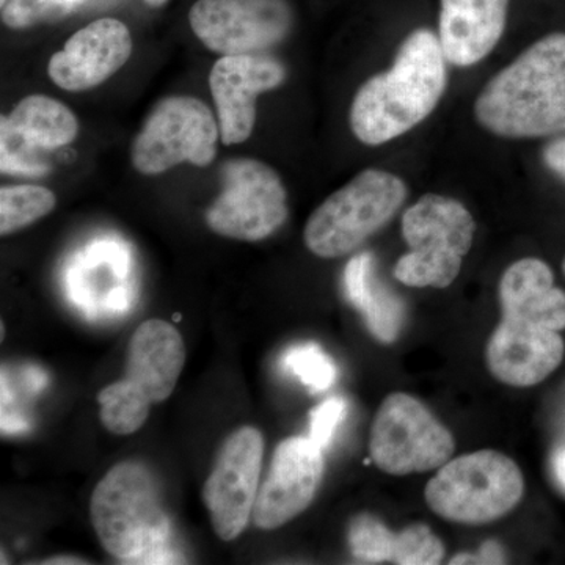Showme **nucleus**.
<instances>
[{
    "instance_id": "nucleus-1",
    "label": "nucleus",
    "mask_w": 565,
    "mask_h": 565,
    "mask_svg": "<svg viewBox=\"0 0 565 565\" xmlns=\"http://www.w3.org/2000/svg\"><path fill=\"white\" fill-rule=\"evenodd\" d=\"M440 39L429 29L412 32L392 68L364 82L351 107V128L370 147L388 143L426 120L448 85Z\"/></svg>"
},
{
    "instance_id": "nucleus-2",
    "label": "nucleus",
    "mask_w": 565,
    "mask_h": 565,
    "mask_svg": "<svg viewBox=\"0 0 565 565\" xmlns=\"http://www.w3.org/2000/svg\"><path fill=\"white\" fill-rule=\"evenodd\" d=\"M479 125L504 139L565 131V33L535 41L490 79L475 103Z\"/></svg>"
},
{
    "instance_id": "nucleus-3",
    "label": "nucleus",
    "mask_w": 565,
    "mask_h": 565,
    "mask_svg": "<svg viewBox=\"0 0 565 565\" xmlns=\"http://www.w3.org/2000/svg\"><path fill=\"white\" fill-rule=\"evenodd\" d=\"M93 527L110 556L126 564H174L172 523L145 465L120 462L93 490Z\"/></svg>"
},
{
    "instance_id": "nucleus-4",
    "label": "nucleus",
    "mask_w": 565,
    "mask_h": 565,
    "mask_svg": "<svg viewBox=\"0 0 565 565\" xmlns=\"http://www.w3.org/2000/svg\"><path fill=\"white\" fill-rule=\"evenodd\" d=\"M185 363L180 332L163 319L141 323L129 343L126 373L98 394L102 422L109 433H137L151 405L169 399Z\"/></svg>"
},
{
    "instance_id": "nucleus-5",
    "label": "nucleus",
    "mask_w": 565,
    "mask_h": 565,
    "mask_svg": "<svg viewBox=\"0 0 565 565\" xmlns=\"http://www.w3.org/2000/svg\"><path fill=\"white\" fill-rule=\"evenodd\" d=\"M475 233L473 215L462 203L426 193L403 215L408 253L394 266V277L412 288H448L473 247Z\"/></svg>"
},
{
    "instance_id": "nucleus-6",
    "label": "nucleus",
    "mask_w": 565,
    "mask_h": 565,
    "mask_svg": "<svg viewBox=\"0 0 565 565\" xmlns=\"http://www.w3.org/2000/svg\"><path fill=\"white\" fill-rule=\"evenodd\" d=\"M407 193V185L396 174L363 170L310 215L305 225V245L326 259L355 252L393 221Z\"/></svg>"
},
{
    "instance_id": "nucleus-7",
    "label": "nucleus",
    "mask_w": 565,
    "mask_h": 565,
    "mask_svg": "<svg viewBox=\"0 0 565 565\" xmlns=\"http://www.w3.org/2000/svg\"><path fill=\"white\" fill-rule=\"evenodd\" d=\"M525 493L519 465L493 449L448 460L424 490L434 514L462 525H486L503 519Z\"/></svg>"
},
{
    "instance_id": "nucleus-8",
    "label": "nucleus",
    "mask_w": 565,
    "mask_h": 565,
    "mask_svg": "<svg viewBox=\"0 0 565 565\" xmlns=\"http://www.w3.org/2000/svg\"><path fill=\"white\" fill-rule=\"evenodd\" d=\"M456 451L452 434L407 393L386 396L371 427V459L392 476L438 470Z\"/></svg>"
},
{
    "instance_id": "nucleus-9",
    "label": "nucleus",
    "mask_w": 565,
    "mask_h": 565,
    "mask_svg": "<svg viewBox=\"0 0 565 565\" xmlns=\"http://www.w3.org/2000/svg\"><path fill=\"white\" fill-rule=\"evenodd\" d=\"M218 137V121L206 104L191 96L163 99L134 140V169L159 174L182 162L210 166L217 154Z\"/></svg>"
},
{
    "instance_id": "nucleus-10",
    "label": "nucleus",
    "mask_w": 565,
    "mask_h": 565,
    "mask_svg": "<svg viewBox=\"0 0 565 565\" xmlns=\"http://www.w3.org/2000/svg\"><path fill=\"white\" fill-rule=\"evenodd\" d=\"M223 191L206 212L212 232L258 243L288 218L286 189L273 167L256 159H233L222 169Z\"/></svg>"
},
{
    "instance_id": "nucleus-11",
    "label": "nucleus",
    "mask_w": 565,
    "mask_h": 565,
    "mask_svg": "<svg viewBox=\"0 0 565 565\" xmlns=\"http://www.w3.org/2000/svg\"><path fill=\"white\" fill-rule=\"evenodd\" d=\"M189 21L207 50L222 55L258 54L289 35L292 10L286 0H199Z\"/></svg>"
},
{
    "instance_id": "nucleus-12",
    "label": "nucleus",
    "mask_w": 565,
    "mask_h": 565,
    "mask_svg": "<svg viewBox=\"0 0 565 565\" xmlns=\"http://www.w3.org/2000/svg\"><path fill=\"white\" fill-rule=\"evenodd\" d=\"M264 455L263 435L245 426L226 438L203 489L212 527L223 542L239 537L258 497Z\"/></svg>"
},
{
    "instance_id": "nucleus-13",
    "label": "nucleus",
    "mask_w": 565,
    "mask_h": 565,
    "mask_svg": "<svg viewBox=\"0 0 565 565\" xmlns=\"http://www.w3.org/2000/svg\"><path fill=\"white\" fill-rule=\"evenodd\" d=\"M323 475V451L308 437L286 438L275 449L258 490L253 522L264 531L291 522L313 501Z\"/></svg>"
},
{
    "instance_id": "nucleus-14",
    "label": "nucleus",
    "mask_w": 565,
    "mask_h": 565,
    "mask_svg": "<svg viewBox=\"0 0 565 565\" xmlns=\"http://www.w3.org/2000/svg\"><path fill=\"white\" fill-rule=\"evenodd\" d=\"M286 70L267 55H222L212 66L210 88L223 145L248 140L256 122V99L280 87Z\"/></svg>"
},
{
    "instance_id": "nucleus-15",
    "label": "nucleus",
    "mask_w": 565,
    "mask_h": 565,
    "mask_svg": "<svg viewBox=\"0 0 565 565\" xmlns=\"http://www.w3.org/2000/svg\"><path fill=\"white\" fill-rule=\"evenodd\" d=\"M2 173L43 174L46 166L33 154L65 147L79 134L76 115L50 96L31 95L0 120Z\"/></svg>"
},
{
    "instance_id": "nucleus-16",
    "label": "nucleus",
    "mask_w": 565,
    "mask_h": 565,
    "mask_svg": "<svg viewBox=\"0 0 565 565\" xmlns=\"http://www.w3.org/2000/svg\"><path fill=\"white\" fill-rule=\"evenodd\" d=\"M129 29L114 18H103L74 33L62 51L52 55L47 74L63 90L84 92L114 76L129 61Z\"/></svg>"
},
{
    "instance_id": "nucleus-17",
    "label": "nucleus",
    "mask_w": 565,
    "mask_h": 565,
    "mask_svg": "<svg viewBox=\"0 0 565 565\" xmlns=\"http://www.w3.org/2000/svg\"><path fill=\"white\" fill-rule=\"evenodd\" d=\"M564 352L559 332L503 316L487 344L486 360L498 381L527 388L541 384L556 371L563 363Z\"/></svg>"
},
{
    "instance_id": "nucleus-18",
    "label": "nucleus",
    "mask_w": 565,
    "mask_h": 565,
    "mask_svg": "<svg viewBox=\"0 0 565 565\" xmlns=\"http://www.w3.org/2000/svg\"><path fill=\"white\" fill-rule=\"evenodd\" d=\"M509 0H441L440 39L446 61L473 66L500 43L508 22Z\"/></svg>"
},
{
    "instance_id": "nucleus-19",
    "label": "nucleus",
    "mask_w": 565,
    "mask_h": 565,
    "mask_svg": "<svg viewBox=\"0 0 565 565\" xmlns=\"http://www.w3.org/2000/svg\"><path fill=\"white\" fill-rule=\"evenodd\" d=\"M503 316L523 319L544 329H565V292L555 286L548 264L523 258L508 267L500 281Z\"/></svg>"
},
{
    "instance_id": "nucleus-20",
    "label": "nucleus",
    "mask_w": 565,
    "mask_h": 565,
    "mask_svg": "<svg viewBox=\"0 0 565 565\" xmlns=\"http://www.w3.org/2000/svg\"><path fill=\"white\" fill-rule=\"evenodd\" d=\"M349 302L362 311L371 333L382 343L392 344L404 326V305L375 275L374 256L360 253L344 270Z\"/></svg>"
},
{
    "instance_id": "nucleus-21",
    "label": "nucleus",
    "mask_w": 565,
    "mask_h": 565,
    "mask_svg": "<svg viewBox=\"0 0 565 565\" xmlns=\"http://www.w3.org/2000/svg\"><path fill=\"white\" fill-rule=\"evenodd\" d=\"M57 199L41 185H7L0 191V234L9 236L54 211Z\"/></svg>"
},
{
    "instance_id": "nucleus-22",
    "label": "nucleus",
    "mask_w": 565,
    "mask_h": 565,
    "mask_svg": "<svg viewBox=\"0 0 565 565\" xmlns=\"http://www.w3.org/2000/svg\"><path fill=\"white\" fill-rule=\"evenodd\" d=\"M282 370L296 375L311 393L327 392L337 381V364L315 343L297 344L281 356Z\"/></svg>"
},
{
    "instance_id": "nucleus-23",
    "label": "nucleus",
    "mask_w": 565,
    "mask_h": 565,
    "mask_svg": "<svg viewBox=\"0 0 565 565\" xmlns=\"http://www.w3.org/2000/svg\"><path fill=\"white\" fill-rule=\"evenodd\" d=\"M348 542L353 557L364 564L392 563L396 533L375 516H355L349 525Z\"/></svg>"
},
{
    "instance_id": "nucleus-24",
    "label": "nucleus",
    "mask_w": 565,
    "mask_h": 565,
    "mask_svg": "<svg viewBox=\"0 0 565 565\" xmlns=\"http://www.w3.org/2000/svg\"><path fill=\"white\" fill-rule=\"evenodd\" d=\"M445 557V545L424 525H412L396 533L393 564L435 565Z\"/></svg>"
},
{
    "instance_id": "nucleus-25",
    "label": "nucleus",
    "mask_w": 565,
    "mask_h": 565,
    "mask_svg": "<svg viewBox=\"0 0 565 565\" xmlns=\"http://www.w3.org/2000/svg\"><path fill=\"white\" fill-rule=\"evenodd\" d=\"M84 0H9L2 9L3 24L25 29L41 22L62 20Z\"/></svg>"
},
{
    "instance_id": "nucleus-26",
    "label": "nucleus",
    "mask_w": 565,
    "mask_h": 565,
    "mask_svg": "<svg viewBox=\"0 0 565 565\" xmlns=\"http://www.w3.org/2000/svg\"><path fill=\"white\" fill-rule=\"evenodd\" d=\"M348 415V401L344 397L333 396L323 401L310 415V433L308 438L326 451L332 444L338 427Z\"/></svg>"
},
{
    "instance_id": "nucleus-27",
    "label": "nucleus",
    "mask_w": 565,
    "mask_h": 565,
    "mask_svg": "<svg viewBox=\"0 0 565 565\" xmlns=\"http://www.w3.org/2000/svg\"><path fill=\"white\" fill-rule=\"evenodd\" d=\"M503 548L497 542H487L481 546L479 555H460L451 561V564H504Z\"/></svg>"
},
{
    "instance_id": "nucleus-28",
    "label": "nucleus",
    "mask_w": 565,
    "mask_h": 565,
    "mask_svg": "<svg viewBox=\"0 0 565 565\" xmlns=\"http://www.w3.org/2000/svg\"><path fill=\"white\" fill-rule=\"evenodd\" d=\"M544 158L546 166L565 180V137L550 143L546 147Z\"/></svg>"
},
{
    "instance_id": "nucleus-29",
    "label": "nucleus",
    "mask_w": 565,
    "mask_h": 565,
    "mask_svg": "<svg viewBox=\"0 0 565 565\" xmlns=\"http://www.w3.org/2000/svg\"><path fill=\"white\" fill-rule=\"evenodd\" d=\"M553 473H555L561 489L565 492V446L557 449L555 456H553Z\"/></svg>"
},
{
    "instance_id": "nucleus-30",
    "label": "nucleus",
    "mask_w": 565,
    "mask_h": 565,
    "mask_svg": "<svg viewBox=\"0 0 565 565\" xmlns=\"http://www.w3.org/2000/svg\"><path fill=\"white\" fill-rule=\"evenodd\" d=\"M43 564H87L85 561L79 559V557H73V556H58V557H52L50 561H44Z\"/></svg>"
},
{
    "instance_id": "nucleus-31",
    "label": "nucleus",
    "mask_w": 565,
    "mask_h": 565,
    "mask_svg": "<svg viewBox=\"0 0 565 565\" xmlns=\"http://www.w3.org/2000/svg\"><path fill=\"white\" fill-rule=\"evenodd\" d=\"M150 7H162L163 3L169 2V0H145Z\"/></svg>"
},
{
    "instance_id": "nucleus-32",
    "label": "nucleus",
    "mask_w": 565,
    "mask_h": 565,
    "mask_svg": "<svg viewBox=\"0 0 565 565\" xmlns=\"http://www.w3.org/2000/svg\"><path fill=\"white\" fill-rule=\"evenodd\" d=\"M7 2H9V0H0V6H2V9L7 6Z\"/></svg>"
},
{
    "instance_id": "nucleus-33",
    "label": "nucleus",
    "mask_w": 565,
    "mask_h": 565,
    "mask_svg": "<svg viewBox=\"0 0 565 565\" xmlns=\"http://www.w3.org/2000/svg\"><path fill=\"white\" fill-rule=\"evenodd\" d=\"M563 270H564V274H565V258H564V263H563Z\"/></svg>"
}]
</instances>
